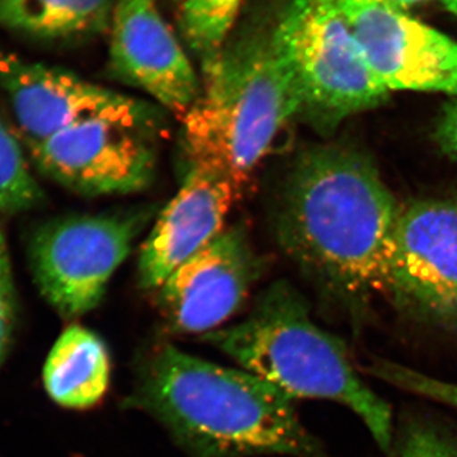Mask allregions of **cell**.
Returning a JSON list of instances; mask_svg holds the SVG:
<instances>
[{"instance_id": "cb8c5ba5", "label": "cell", "mask_w": 457, "mask_h": 457, "mask_svg": "<svg viewBox=\"0 0 457 457\" xmlns=\"http://www.w3.org/2000/svg\"><path fill=\"white\" fill-rule=\"evenodd\" d=\"M167 2H171V3H176V4H180V2H182V0H167Z\"/></svg>"}, {"instance_id": "e0dca14e", "label": "cell", "mask_w": 457, "mask_h": 457, "mask_svg": "<svg viewBox=\"0 0 457 457\" xmlns=\"http://www.w3.org/2000/svg\"><path fill=\"white\" fill-rule=\"evenodd\" d=\"M42 198L20 141L0 120V212H27L38 206Z\"/></svg>"}, {"instance_id": "8992f818", "label": "cell", "mask_w": 457, "mask_h": 457, "mask_svg": "<svg viewBox=\"0 0 457 457\" xmlns=\"http://www.w3.org/2000/svg\"><path fill=\"white\" fill-rule=\"evenodd\" d=\"M150 216L152 210L132 209L45 225L31 245L33 276L42 296L66 319L97 308Z\"/></svg>"}, {"instance_id": "30bf717a", "label": "cell", "mask_w": 457, "mask_h": 457, "mask_svg": "<svg viewBox=\"0 0 457 457\" xmlns=\"http://www.w3.org/2000/svg\"><path fill=\"white\" fill-rule=\"evenodd\" d=\"M262 270L263 264L245 228H225L156 290L165 327L176 335L220 329L242 308Z\"/></svg>"}, {"instance_id": "6da1fadb", "label": "cell", "mask_w": 457, "mask_h": 457, "mask_svg": "<svg viewBox=\"0 0 457 457\" xmlns=\"http://www.w3.org/2000/svg\"><path fill=\"white\" fill-rule=\"evenodd\" d=\"M402 207L365 155L345 146L305 150L276 210L281 248L324 291L359 306L385 293Z\"/></svg>"}, {"instance_id": "ba28073f", "label": "cell", "mask_w": 457, "mask_h": 457, "mask_svg": "<svg viewBox=\"0 0 457 457\" xmlns=\"http://www.w3.org/2000/svg\"><path fill=\"white\" fill-rule=\"evenodd\" d=\"M0 89L27 147L89 120H113L153 130L161 117L158 108L140 99L4 51H0Z\"/></svg>"}, {"instance_id": "3957f363", "label": "cell", "mask_w": 457, "mask_h": 457, "mask_svg": "<svg viewBox=\"0 0 457 457\" xmlns=\"http://www.w3.org/2000/svg\"><path fill=\"white\" fill-rule=\"evenodd\" d=\"M203 341L291 399L350 409L378 449L392 446V408L357 374L345 343L315 324L305 300L286 282L267 288L245 320L206 333Z\"/></svg>"}, {"instance_id": "4fadbf2b", "label": "cell", "mask_w": 457, "mask_h": 457, "mask_svg": "<svg viewBox=\"0 0 457 457\" xmlns=\"http://www.w3.org/2000/svg\"><path fill=\"white\" fill-rule=\"evenodd\" d=\"M233 183L204 167H189L176 196L162 210L141 248L137 278L144 290H158L183 262L221 231L234 201Z\"/></svg>"}, {"instance_id": "7a4b0ae2", "label": "cell", "mask_w": 457, "mask_h": 457, "mask_svg": "<svg viewBox=\"0 0 457 457\" xmlns=\"http://www.w3.org/2000/svg\"><path fill=\"white\" fill-rule=\"evenodd\" d=\"M294 402L246 370L171 345L146 357L130 396L132 407L159 420L194 457H328Z\"/></svg>"}, {"instance_id": "9a60e30c", "label": "cell", "mask_w": 457, "mask_h": 457, "mask_svg": "<svg viewBox=\"0 0 457 457\" xmlns=\"http://www.w3.org/2000/svg\"><path fill=\"white\" fill-rule=\"evenodd\" d=\"M114 0H0V27L41 38L65 40L106 29Z\"/></svg>"}, {"instance_id": "44dd1931", "label": "cell", "mask_w": 457, "mask_h": 457, "mask_svg": "<svg viewBox=\"0 0 457 457\" xmlns=\"http://www.w3.org/2000/svg\"><path fill=\"white\" fill-rule=\"evenodd\" d=\"M436 137L442 149L457 159V101L442 108Z\"/></svg>"}, {"instance_id": "9c48e42d", "label": "cell", "mask_w": 457, "mask_h": 457, "mask_svg": "<svg viewBox=\"0 0 457 457\" xmlns=\"http://www.w3.org/2000/svg\"><path fill=\"white\" fill-rule=\"evenodd\" d=\"M149 132L113 120H89L29 146V155L45 176L79 194H134L154 179Z\"/></svg>"}, {"instance_id": "5bb4252c", "label": "cell", "mask_w": 457, "mask_h": 457, "mask_svg": "<svg viewBox=\"0 0 457 457\" xmlns=\"http://www.w3.org/2000/svg\"><path fill=\"white\" fill-rule=\"evenodd\" d=\"M42 378L56 404L69 409L95 407L110 385L106 345L87 328H66L51 348Z\"/></svg>"}, {"instance_id": "277c9868", "label": "cell", "mask_w": 457, "mask_h": 457, "mask_svg": "<svg viewBox=\"0 0 457 457\" xmlns=\"http://www.w3.org/2000/svg\"><path fill=\"white\" fill-rule=\"evenodd\" d=\"M203 73L200 96L183 114L189 167L218 171L242 194L286 125L299 116V99L270 32L228 40Z\"/></svg>"}, {"instance_id": "603a6c76", "label": "cell", "mask_w": 457, "mask_h": 457, "mask_svg": "<svg viewBox=\"0 0 457 457\" xmlns=\"http://www.w3.org/2000/svg\"><path fill=\"white\" fill-rule=\"evenodd\" d=\"M442 4L445 5L450 12L457 14V0H440Z\"/></svg>"}, {"instance_id": "7c38bea8", "label": "cell", "mask_w": 457, "mask_h": 457, "mask_svg": "<svg viewBox=\"0 0 457 457\" xmlns=\"http://www.w3.org/2000/svg\"><path fill=\"white\" fill-rule=\"evenodd\" d=\"M110 25L113 74L171 112H187L200 96V79L156 0H116Z\"/></svg>"}, {"instance_id": "52a82bcc", "label": "cell", "mask_w": 457, "mask_h": 457, "mask_svg": "<svg viewBox=\"0 0 457 457\" xmlns=\"http://www.w3.org/2000/svg\"><path fill=\"white\" fill-rule=\"evenodd\" d=\"M384 294L409 315L457 332L456 198L402 207Z\"/></svg>"}, {"instance_id": "2e32d148", "label": "cell", "mask_w": 457, "mask_h": 457, "mask_svg": "<svg viewBox=\"0 0 457 457\" xmlns=\"http://www.w3.org/2000/svg\"><path fill=\"white\" fill-rule=\"evenodd\" d=\"M245 0H182L179 27L183 40L204 66L230 40Z\"/></svg>"}, {"instance_id": "8fae6325", "label": "cell", "mask_w": 457, "mask_h": 457, "mask_svg": "<svg viewBox=\"0 0 457 457\" xmlns=\"http://www.w3.org/2000/svg\"><path fill=\"white\" fill-rule=\"evenodd\" d=\"M370 65L392 90L457 97V41L407 11L370 2L336 0Z\"/></svg>"}, {"instance_id": "5b68a950", "label": "cell", "mask_w": 457, "mask_h": 457, "mask_svg": "<svg viewBox=\"0 0 457 457\" xmlns=\"http://www.w3.org/2000/svg\"><path fill=\"white\" fill-rule=\"evenodd\" d=\"M270 38L299 116L318 130H333L389 97L336 0H290Z\"/></svg>"}, {"instance_id": "ac0fdd59", "label": "cell", "mask_w": 457, "mask_h": 457, "mask_svg": "<svg viewBox=\"0 0 457 457\" xmlns=\"http://www.w3.org/2000/svg\"><path fill=\"white\" fill-rule=\"evenodd\" d=\"M386 457H457V429L428 417L408 418L394 433Z\"/></svg>"}, {"instance_id": "ffe728a7", "label": "cell", "mask_w": 457, "mask_h": 457, "mask_svg": "<svg viewBox=\"0 0 457 457\" xmlns=\"http://www.w3.org/2000/svg\"><path fill=\"white\" fill-rule=\"evenodd\" d=\"M17 320V293L7 239L0 228V366L7 357Z\"/></svg>"}, {"instance_id": "d6986e66", "label": "cell", "mask_w": 457, "mask_h": 457, "mask_svg": "<svg viewBox=\"0 0 457 457\" xmlns=\"http://www.w3.org/2000/svg\"><path fill=\"white\" fill-rule=\"evenodd\" d=\"M366 370L370 375L394 387L457 411V383L384 359L372 360Z\"/></svg>"}, {"instance_id": "7402d4cb", "label": "cell", "mask_w": 457, "mask_h": 457, "mask_svg": "<svg viewBox=\"0 0 457 457\" xmlns=\"http://www.w3.org/2000/svg\"><path fill=\"white\" fill-rule=\"evenodd\" d=\"M370 2L380 3V4L407 11V9L420 4V3H425L427 0H370Z\"/></svg>"}]
</instances>
